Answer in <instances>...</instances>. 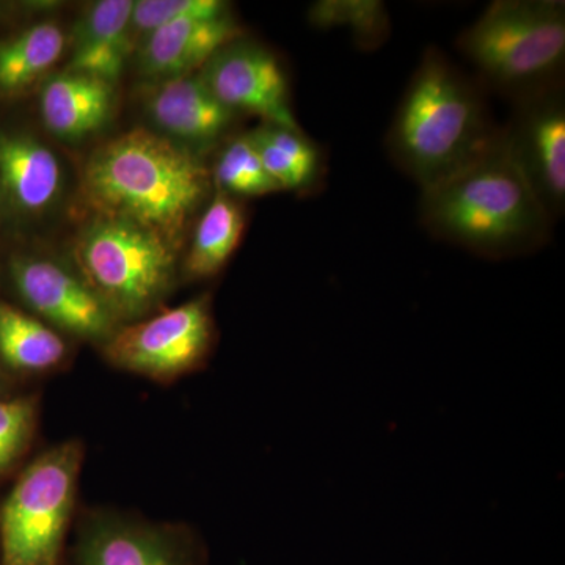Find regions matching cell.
Listing matches in <instances>:
<instances>
[{
	"mask_svg": "<svg viewBox=\"0 0 565 565\" xmlns=\"http://www.w3.org/2000/svg\"><path fill=\"white\" fill-rule=\"evenodd\" d=\"M212 192L199 152L145 128L107 141L82 170V199L93 215L136 223L178 252Z\"/></svg>",
	"mask_w": 565,
	"mask_h": 565,
	"instance_id": "obj_1",
	"label": "cell"
},
{
	"mask_svg": "<svg viewBox=\"0 0 565 565\" xmlns=\"http://www.w3.org/2000/svg\"><path fill=\"white\" fill-rule=\"evenodd\" d=\"M486 93L445 52L424 51L385 140L393 161L422 191L478 161L500 139Z\"/></svg>",
	"mask_w": 565,
	"mask_h": 565,
	"instance_id": "obj_2",
	"label": "cell"
},
{
	"mask_svg": "<svg viewBox=\"0 0 565 565\" xmlns=\"http://www.w3.org/2000/svg\"><path fill=\"white\" fill-rule=\"evenodd\" d=\"M419 221L438 239L503 259L548 243L552 217L500 139L448 180L422 191Z\"/></svg>",
	"mask_w": 565,
	"mask_h": 565,
	"instance_id": "obj_3",
	"label": "cell"
},
{
	"mask_svg": "<svg viewBox=\"0 0 565 565\" xmlns=\"http://www.w3.org/2000/svg\"><path fill=\"white\" fill-rule=\"evenodd\" d=\"M486 92L512 103L563 85L565 3L494 0L456 41Z\"/></svg>",
	"mask_w": 565,
	"mask_h": 565,
	"instance_id": "obj_4",
	"label": "cell"
},
{
	"mask_svg": "<svg viewBox=\"0 0 565 565\" xmlns=\"http://www.w3.org/2000/svg\"><path fill=\"white\" fill-rule=\"evenodd\" d=\"M178 250L159 234L93 215L73 245L74 266L121 326L147 319L174 291Z\"/></svg>",
	"mask_w": 565,
	"mask_h": 565,
	"instance_id": "obj_5",
	"label": "cell"
},
{
	"mask_svg": "<svg viewBox=\"0 0 565 565\" xmlns=\"http://www.w3.org/2000/svg\"><path fill=\"white\" fill-rule=\"evenodd\" d=\"M84 457L62 441L22 471L0 509V565H61Z\"/></svg>",
	"mask_w": 565,
	"mask_h": 565,
	"instance_id": "obj_6",
	"label": "cell"
},
{
	"mask_svg": "<svg viewBox=\"0 0 565 565\" xmlns=\"http://www.w3.org/2000/svg\"><path fill=\"white\" fill-rule=\"evenodd\" d=\"M215 343L211 297L200 296L141 321L126 323L103 345L118 370L172 384L200 370Z\"/></svg>",
	"mask_w": 565,
	"mask_h": 565,
	"instance_id": "obj_7",
	"label": "cell"
},
{
	"mask_svg": "<svg viewBox=\"0 0 565 565\" xmlns=\"http://www.w3.org/2000/svg\"><path fill=\"white\" fill-rule=\"evenodd\" d=\"M10 277L25 307L57 332L103 348L121 327L76 267L43 256H14Z\"/></svg>",
	"mask_w": 565,
	"mask_h": 565,
	"instance_id": "obj_8",
	"label": "cell"
},
{
	"mask_svg": "<svg viewBox=\"0 0 565 565\" xmlns=\"http://www.w3.org/2000/svg\"><path fill=\"white\" fill-rule=\"evenodd\" d=\"M202 546L185 526L111 511L82 516L73 565H202Z\"/></svg>",
	"mask_w": 565,
	"mask_h": 565,
	"instance_id": "obj_9",
	"label": "cell"
},
{
	"mask_svg": "<svg viewBox=\"0 0 565 565\" xmlns=\"http://www.w3.org/2000/svg\"><path fill=\"white\" fill-rule=\"evenodd\" d=\"M512 104L501 126L505 148L555 222L565 210L564 84Z\"/></svg>",
	"mask_w": 565,
	"mask_h": 565,
	"instance_id": "obj_10",
	"label": "cell"
},
{
	"mask_svg": "<svg viewBox=\"0 0 565 565\" xmlns=\"http://www.w3.org/2000/svg\"><path fill=\"white\" fill-rule=\"evenodd\" d=\"M199 74L212 95L239 117L253 115L263 122L300 129L286 71L262 44L241 36L215 52Z\"/></svg>",
	"mask_w": 565,
	"mask_h": 565,
	"instance_id": "obj_11",
	"label": "cell"
},
{
	"mask_svg": "<svg viewBox=\"0 0 565 565\" xmlns=\"http://www.w3.org/2000/svg\"><path fill=\"white\" fill-rule=\"evenodd\" d=\"M145 110L159 134L195 152L225 139L239 118L212 95L199 73L156 82Z\"/></svg>",
	"mask_w": 565,
	"mask_h": 565,
	"instance_id": "obj_12",
	"label": "cell"
},
{
	"mask_svg": "<svg viewBox=\"0 0 565 565\" xmlns=\"http://www.w3.org/2000/svg\"><path fill=\"white\" fill-rule=\"evenodd\" d=\"M241 36L243 28L232 13L174 21L141 41L140 71L154 82L191 76Z\"/></svg>",
	"mask_w": 565,
	"mask_h": 565,
	"instance_id": "obj_13",
	"label": "cell"
},
{
	"mask_svg": "<svg viewBox=\"0 0 565 565\" xmlns=\"http://www.w3.org/2000/svg\"><path fill=\"white\" fill-rule=\"evenodd\" d=\"M55 152L29 136L0 134V200L18 214H43L62 192Z\"/></svg>",
	"mask_w": 565,
	"mask_h": 565,
	"instance_id": "obj_14",
	"label": "cell"
},
{
	"mask_svg": "<svg viewBox=\"0 0 565 565\" xmlns=\"http://www.w3.org/2000/svg\"><path fill=\"white\" fill-rule=\"evenodd\" d=\"M114 107V84L73 71L51 77L40 96L44 126L65 141H81L102 131Z\"/></svg>",
	"mask_w": 565,
	"mask_h": 565,
	"instance_id": "obj_15",
	"label": "cell"
},
{
	"mask_svg": "<svg viewBox=\"0 0 565 565\" xmlns=\"http://www.w3.org/2000/svg\"><path fill=\"white\" fill-rule=\"evenodd\" d=\"M132 9V0H99L92 3L74 29L66 71L88 74L115 85L134 47Z\"/></svg>",
	"mask_w": 565,
	"mask_h": 565,
	"instance_id": "obj_16",
	"label": "cell"
},
{
	"mask_svg": "<svg viewBox=\"0 0 565 565\" xmlns=\"http://www.w3.org/2000/svg\"><path fill=\"white\" fill-rule=\"evenodd\" d=\"M245 212L239 200L221 191L212 192L195 230L182 266L189 280H204L222 273L239 247L245 230Z\"/></svg>",
	"mask_w": 565,
	"mask_h": 565,
	"instance_id": "obj_17",
	"label": "cell"
},
{
	"mask_svg": "<svg viewBox=\"0 0 565 565\" xmlns=\"http://www.w3.org/2000/svg\"><path fill=\"white\" fill-rule=\"evenodd\" d=\"M264 169L281 191H310L321 181V148L302 129L262 122L248 132Z\"/></svg>",
	"mask_w": 565,
	"mask_h": 565,
	"instance_id": "obj_18",
	"label": "cell"
},
{
	"mask_svg": "<svg viewBox=\"0 0 565 565\" xmlns=\"http://www.w3.org/2000/svg\"><path fill=\"white\" fill-rule=\"evenodd\" d=\"M68 359L61 332L35 316L0 300V360L18 373L57 370Z\"/></svg>",
	"mask_w": 565,
	"mask_h": 565,
	"instance_id": "obj_19",
	"label": "cell"
},
{
	"mask_svg": "<svg viewBox=\"0 0 565 565\" xmlns=\"http://www.w3.org/2000/svg\"><path fill=\"white\" fill-rule=\"evenodd\" d=\"M65 33L55 22L44 21L0 43V93L18 95L61 61Z\"/></svg>",
	"mask_w": 565,
	"mask_h": 565,
	"instance_id": "obj_20",
	"label": "cell"
},
{
	"mask_svg": "<svg viewBox=\"0 0 565 565\" xmlns=\"http://www.w3.org/2000/svg\"><path fill=\"white\" fill-rule=\"evenodd\" d=\"M211 174L214 191L236 200L281 192L280 185L264 169L248 132L232 137L223 145Z\"/></svg>",
	"mask_w": 565,
	"mask_h": 565,
	"instance_id": "obj_21",
	"label": "cell"
},
{
	"mask_svg": "<svg viewBox=\"0 0 565 565\" xmlns=\"http://www.w3.org/2000/svg\"><path fill=\"white\" fill-rule=\"evenodd\" d=\"M308 21L318 29H348L367 50L384 43L390 33L388 10L379 0H319L308 10Z\"/></svg>",
	"mask_w": 565,
	"mask_h": 565,
	"instance_id": "obj_22",
	"label": "cell"
},
{
	"mask_svg": "<svg viewBox=\"0 0 565 565\" xmlns=\"http://www.w3.org/2000/svg\"><path fill=\"white\" fill-rule=\"evenodd\" d=\"M232 13L222 0H139L134 2L131 35L134 46L163 25L185 18H214Z\"/></svg>",
	"mask_w": 565,
	"mask_h": 565,
	"instance_id": "obj_23",
	"label": "cell"
},
{
	"mask_svg": "<svg viewBox=\"0 0 565 565\" xmlns=\"http://www.w3.org/2000/svg\"><path fill=\"white\" fill-rule=\"evenodd\" d=\"M36 414L32 397L0 399V473L28 451L35 434Z\"/></svg>",
	"mask_w": 565,
	"mask_h": 565,
	"instance_id": "obj_24",
	"label": "cell"
}]
</instances>
